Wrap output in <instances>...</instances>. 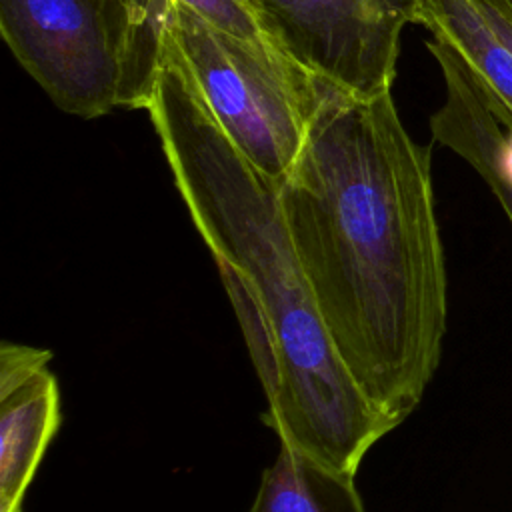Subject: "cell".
I'll return each mask as SVG.
<instances>
[{"label":"cell","instance_id":"30bf717a","mask_svg":"<svg viewBox=\"0 0 512 512\" xmlns=\"http://www.w3.org/2000/svg\"><path fill=\"white\" fill-rule=\"evenodd\" d=\"M180 2L196 10L200 16H204L218 28L242 40H248L256 46L268 44V38L260 28L256 16L250 12V8L242 0H180Z\"/></svg>","mask_w":512,"mask_h":512},{"label":"cell","instance_id":"6da1fadb","mask_svg":"<svg viewBox=\"0 0 512 512\" xmlns=\"http://www.w3.org/2000/svg\"><path fill=\"white\" fill-rule=\"evenodd\" d=\"M278 196L336 356L396 428L436 374L446 334L430 148L408 134L390 90L332 88Z\"/></svg>","mask_w":512,"mask_h":512},{"label":"cell","instance_id":"3957f363","mask_svg":"<svg viewBox=\"0 0 512 512\" xmlns=\"http://www.w3.org/2000/svg\"><path fill=\"white\" fill-rule=\"evenodd\" d=\"M172 0H0V28L50 100L80 118L144 108Z\"/></svg>","mask_w":512,"mask_h":512},{"label":"cell","instance_id":"277c9868","mask_svg":"<svg viewBox=\"0 0 512 512\" xmlns=\"http://www.w3.org/2000/svg\"><path fill=\"white\" fill-rule=\"evenodd\" d=\"M164 40L234 144L264 174L284 180L332 86L180 0L170 2Z\"/></svg>","mask_w":512,"mask_h":512},{"label":"cell","instance_id":"8992f818","mask_svg":"<svg viewBox=\"0 0 512 512\" xmlns=\"http://www.w3.org/2000/svg\"><path fill=\"white\" fill-rule=\"evenodd\" d=\"M50 350L0 346V512H22L24 496L60 428V390Z\"/></svg>","mask_w":512,"mask_h":512},{"label":"cell","instance_id":"7c38bea8","mask_svg":"<svg viewBox=\"0 0 512 512\" xmlns=\"http://www.w3.org/2000/svg\"><path fill=\"white\" fill-rule=\"evenodd\" d=\"M502 174L512 184V130H506V142L502 152Z\"/></svg>","mask_w":512,"mask_h":512},{"label":"cell","instance_id":"7a4b0ae2","mask_svg":"<svg viewBox=\"0 0 512 512\" xmlns=\"http://www.w3.org/2000/svg\"><path fill=\"white\" fill-rule=\"evenodd\" d=\"M146 112L234 306L268 404L262 420L280 442L356 474L394 428L332 348L288 236L280 182L234 144L164 34Z\"/></svg>","mask_w":512,"mask_h":512},{"label":"cell","instance_id":"ba28073f","mask_svg":"<svg viewBox=\"0 0 512 512\" xmlns=\"http://www.w3.org/2000/svg\"><path fill=\"white\" fill-rule=\"evenodd\" d=\"M416 24L446 40L474 72L496 118L512 130V52L472 0H422Z\"/></svg>","mask_w":512,"mask_h":512},{"label":"cell","instance_id":"8fae6325","mask_svg":"<svg viewBox=\"0 0 512 512\" xmlns=\"http://www.w3.org/2000/svg\"><path fill=\"white\" fill-rule=\"evenodd\" d=\"M512 52V0H472Z\"/></svg>","mask_w":512,"mask_h":512},{"label":"cell","instance_id":"52a82bcc","mask_svg":"<svg viewBox=\"0 0 512 512\" xmlns=\"http://www.w3.org/2000/svg\"><path fill=\"white\" fill-rule=\"evenodd\" d=\"M444 78V104L430 118L438 144L466 160L488 184L512 224V184L502 174L506 126L488 106L484 92L464 58L442 38L426 42Z\"/></svg>","mask_w":512,"mask_h":512},{"label":"cell","instance_id":"9c48e42d","mask_svg":"<svg viewBox=\"0 0 512 512\" xmlns=\"http://www.w3.org/2000/svg\"><path fill=\"white\" fill-rule=\"evenodd\" d=\"M356 474L330 468L290 442L264 470L250 512H366Z\"/></svg>","mask_w":512,"mask_h":512},{"label":"cell","instance_id":"5b68a950","mask_svg":"<svg viewBox=\"0 0 512 512\" xmlns=\"http://www.w3.org/2000/svg\"><path fill=\"white\" fill-rule=\"evenodd\" d=\"M274 48L354 98L390 90L400 34L422 0H242Z\"/></svg>","mask_w":512,"mask_h":512}]
</instances>
